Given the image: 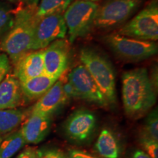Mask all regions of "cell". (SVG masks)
<instances>
[{
  "label": "cell",
  "mask_w": 158,
  "mask_h": 158,
  "mask_svg": "<svg viewBox=\"0 0 158 158\" xmlns=\"http://www.w3.org/2000/svg\"><path fill=\"white\" fill-rule=\"evenodd\" d=\"M122 93L125 114L133 119L145 115L156 103L155 87L144 68L124 73Z\"/></svg>",
  "instance_id": "obj_1"
},
{
  "label": "cell",
  "mask_w": 158,
  "mask_h": 158,
  "mask_svg": "<svg viewBox=\"0 0 158 158\" xmlns=\"http://www.w3.org/2000/svg\"><path fill=\"white\" fill-rule=\"evenodd\" d=\"M37 7L19 3L14 10L13 26L2 37L0 51L8 56L13 65H15L23 55L31 51L35 26L38 20L36 15Z\"/></svg>",
  "instance_id": "obj_2"
},
{
  "label": "cell",
  "mask_w": 158,
  "mask_h": 158,
  "mask_svg": "<svg viewBox=\"0 0 158 158\" xmlns=\"http://www.w3.org/2000/svg\"><path fill=\"white\" fill-rule=\"evenodd\" d=\"M79 58L109 105L115 104L116 76L110 61L101 53L89 47H85L81 50Z\"/></svg>",
  "instance_id": "obj_3"
},
{
  "label": "cell",
  "mask_w": 158,
  "mask_h": 158,
  "mask_svg": "<svg viewBox=\"0 0 158 158\" xmlns=\"http://www.w3.org/2000/svg\"><path fill=\"white\" fill-rule=\"evenodd\" d=\"M99 5L96 2L74 0L63 13L68 34V41L73 43L86 36L94 27Z\"/></svg>",
  "instance_id": "obj_4"
},
{
  "label": "cell",
  "mask_w": 158,
  "mask_h": 158,
  "mask_svg": "<svg viewBox=\"0 0 158 158\" xmlns=\"http://www.w3.org/2000/svg\"><path fill=\"white\" fill-rule=\"evenodd\" d=\"M102 40L118 58L129 62L145 60L157 53V44L155 41L141 40L117 33L106 35Z\"/></svg>",
  "instance_id": "obj_5"
},
{
  "label": "cell",
  "mask_w": 158,
  "mask_h": 158,
  "mask_svg": "<svg viewBox=\"0 0 158 158\" xmlns=\"http://www.w3.org/2000/svg\"><path fill=\"white\" fill-rule=\"evenodd\" d=\"M117 34L141 40L158 39V4L153 0L117 31Z\"/></svg>",
  "instance_id": "obj_6"
},
{
  "label": "cell",
  "mask_w": 158,
  "mask_h": 158,
  "mask_svg": "<svg viewBox=\"0 0 158 158\" xmlns=\"http://www.w3.org/2000/svg\"><path fill=\"white\" fill-rule=\"evenodd\" d=\"M143 0H106L99 6L94 27L116 28L123 24L138 9Z\"/></svg>",
  "instance_id": "obj_7"
},
{
  "label": "cell",
  "mask_w": 158,
  "mask_h": 158,
  "mask_svg": "<svg viewBox=\"0 0 158 158\" xmlns=\"http://www.w3.org/2000/svg\"><path fill=\"white\" fill-rule=\"evenodd\" d=\"M68 29L63 13L52 14L38 19L35 26L31 51L46 48L57 40L64 39Z\"/></svg>",
  "instance_id": "obj_8"
},
{
  "label": "cell",
  "mask_w": 158,
  "mask_h": 158,
  "mask_svg": "<svg viewBox=\"0 0 158 158\" xmlns=\"http://www.w3.org/2000/svg\"><path fill=\"white\" fill-rule=\"evenodd\" d=\"M68 80L76 89L79 98L101 107L109 103L98 85L83 64H79L69 73Z\"/></svg>",
  "instance_id": "obj_9"
},
{
  "label": "cell",
  "mask_w": 158,
  "mask_h": 158,
  "mask_svg": "<svg viewBox=\"0 0 158 158\" xmlns=\"http://www.w3.org/2000/svg\"><path fill=\"white\" fill-rule=\"evenodd\" d=\"M45 74L56 80L68 68L69 60L68 41L57 40L43 49Z\"/></svg>",
  "instance_id": "obj_10"
},
{
  "label": "cell",
  "mask_w": 158,
  "mask_h": 158,
  "mask_svg": "<svg viewBox=\"0 0 158 158\" xmlns=\"http://www.w3.org/2000/svg\"><path fill=\"white\" fill-rule=\"evenodd\" d=\"M96 123L93 113L86 109H80L71 114L65 122L64 132L71 140L84 142L92 135Z\"/></svg>",
  "instance_id": "obj_11"
},
{
  "label": "cell",
  "mask_w": 158,
  "mask_h": 158,
  "mask_svg": "<svg viewBox=\"0 0 158 158\" xmlns=\"http://www.w3.org/2000/svg\"><path fill=\"white\" fill-rule=\"evenodd\" d=\"M20 128L27 143L37 144L48 135L51 125V116L31 111Z\"/></svg>",
  "instance_id": "obj_12"
},
{
  "label": "cell",
  "mask_w": 158,
  "mask_h": 158,
  "mask_svg": "<svg viewBox=\"0 0 158 158\" xmlns=\"http://www.w3.org/2000/svg\"><path fill=\"white\" fill-rule=\"evenodd\" d=\"M13 67V75L20 82L45 74L43 49L27 53Z\"/></svg>",
  "instance_id": "obj_13"
},
{
  "label": "cell",
  "mask_w": 158,
  "mask_h": 158,
  "mask_svg": "<svg viewBox=\"0 0 158 158\" xmlns=\"http://www.w3.org/2000/svg\"><path fill=\"white\" fill-rule=\"evenodd\" d=\"M68 100L62 90V81L59 78L50 89L37 100L36 103L31 107V110L51 116Z\"/></svg>",
  "instance_id": "obj_14"
},
{
  "label": "cell",
  "mask_w": 158,
  "mask_h": 158,
  "mask_svg": "<svg viewBox=\"0 0 158 158\" xmlns=\"http://www.w3.org/2000/svg\"><path fill=\"white\" fill-rule=\"evenodd\" d=\"M24 100L19 79L9 73L0 84V110L17 108Z\"/></svg>",
  "instance_id": "obj_15"
},
{
  "label": "cell",
  "mask_w": 158,
  "mask_h": 158,
  "mask_svg": "<svg viewBox=\"0 0 158 158\" xmlns=\"http://www.w3.org/2000/svg\"><path fill=\"white\" fill-rule=\"evenodd\" d=\"M56 81V79L51 78L46 74H43L20 82L23 98L29 101L37 100L50 89Z\"/></svg>",
  "instance_id": "obj_16"
},
{
  "label": "cell",
  "mask_w": 158,
  "mask_h": 158,
  "mask_svg": "<svg viewBox=\"0 0 158 158\" xmlns=\"http://www.w3.org/2000/svg\"><path fill=\"white\" fill-rule=\"evenodd\" d=\"M31 111V108L0 110V135L10 133L17 129L28 117Z\"/></svg>",
  "instance_id": "obj_17"
},
{
  "label": "cell",
  "mask_w": 158,
  "mask_h": 158,
  "mask_svg": "<svg viewBox=\"0 0 158 158\" xmlns=\"http://www.w3.org/2000/svg\"><path fill=\"white\" fill-rule=\"evenodd\" d=\"M99 155L103 158H118L120 148L114 133L109 130L104 129L100 132L95 146Z\"/></svg>",
  "instance_id": "obj_18"
},
{
  "label": "cell",
  "mask_w": 158,
  "mask_h": 158,
  "mask_svg": "<svg viewBox=\"0 0 158 158\" xmlns=\"http://www.w3.org/2000/svg\"><path fill=\"white\" fill-rule=\"evenodd\" d=\"M27 144L21 129L13 130L0 143V158H11Z\"/></svg>",
  "instance_id": "obj_19"
},
{
  "label": "cell",
  "mask_w": 158,
  "mask_h": 158,
  "mask_svg": "<svg viewBox=\"0 0 158 158\" xmlns=\"http://www.w3.org/2000/svg\"><path fill=\"white\" fill-rule=\"evenodd\" d=\"M74 0H42L37 7L36 15L38 19L48 15L64 13Z\"/></svg>",
  "instance_id": "obj_20"
},
{
  "label": "cell",
  "mask_w": 158,
  "mask_h": 158,
  "mask_svg": "<svg viewBox=\"0 0 158 158\" xmlns=\"http://www.w3.org/2000/svg\"><path fill=\"white\" fill-rule=\"evenodd\" d=\"M14 18V10L7 4L0 2V37H3L10 30Z\"/></svg>",
  "instance_id": "obj_21"
},
{
  "label": "cell",
  "mask_w": 158,
  "mask_h": 158,
  "mask_svg": "<svg viewBox=\"0 0 158 158\" xmlns=\"http://www.w3.org/2000/svg\"><path fill=\"white\" fill-rule=\"evenodd\" d=\"M141 137L147 138L158 141V115L157 108L153 110L148 115Z\"/></svg>",
  "instance_id": "obj_22"
},
{
  "label": "cell",
  "mask_w": 158,
  "mask_h": 158,
  "mask_svg": "<svg viewBox=\"0 0 158 158\" xmlns=\"http://www.w3.org/2000/svg\"><path fill=\"white\" fill-rule=\"evenodd\" d=\"M36 158H69L68 156L54 147H42L37 149Z\"/></svg>",
  "instance_id": "obj_23"
},
{
  "label": "cell",
  "mask_w": 158,
  "mask_h": 158,
  "mask_svg": "<svg viewBox=\"0 0 158 158\" xmlns=\"http://www.w3.org/2000/svg\"><path fill=\"white\" fill-rule=\"evenodd\" d=\"M141 144L143 151L151 158H158V141L149 138L141 137Z\"/></svg>",
  "instance_id": "obj_24"
},
{
  "label": "cell",
  "mask_w": 158,
  "mask_h": 158,
  "mask_svg": "<svg viewBox=\"0 0 158 158\" xmlns=\"http://www.w3.org/2000/svg\"><path fill=\"white\" fill-rule=\"evenodd\" d=\"M60 78L62 81V90L67 98L68 100H70V99H80L76 89L73 87V86L68 80V77L63 78L62 76H61Z\"/></svg>",
  "instance_id": "obj_25"
},
{
  "label": "cell",
  "mask_w": 158,
  "mask_h": 158,
  "mask_svg": "<svg viewBox=\"0 0 158 158\" xmlns=\"http://www.w3.org/2000/svg\"><path fill=\"white\" fill-rule=\"evenodd\" d=\"M10 69L11 64L8 56L4 53L0 54V84L7 74L9 73Z\"/></svg>",
  "instance_id": "obj_26"
},
{
  "label": "cell",
  "mask_w": 158,
  "mask_h": 158,
  "mask_svg": "<svg viewBox=\"0 0 158 158\" xmlns=\"http://www.w3.org/2000/svg\"><path fill=\"white\" fill-rule=\"evenodd\" d=\"M69 158H98L86 152L79 149H71L68 152Z\"/></svg>",
  "instance_id": "obj_27"
},
{
  "label": "cell",
  "mask_w": 158,
  "mask_h": 158,
  "mask_svg": "<svg viewBox=\"0 0 158 158\" xmlns=\"http://www.w3.org/2000/svg\"><path fill=\"white\" fill-rule=\"evenodd\" d=\"M36 151L35 147H27L15 158H36Z\"/></svg>",
  "instance_id": "obj_28"
},
{
  "label": "cell",
  "mask_w": 158,
  "mask_h": 158,
  "mask_svg": "<svg viewBox=\"0 0 158 158\" xmlns=\"http://www.w3.org/2000/svg\"><path fill=\"white\" fill-rule=\"evenodd\" d=\"M131 158H151L147 155L143 150L141 149H136L134 151L133 155L131 156Z\"/></svg>",
  "instance_id": "obj_29"
},
{
  "label": "cell",
  "mask_w": 158,
  "mask_h": 158,
  "mask_svg": "<svg viewBox=\"0 0 158 158\" xmlns=\"http://www.w3.org/2000/svg\"><path fill=\"white\" fill-rule=\"evenodd\" d=\"M39 0H19L18 2L27 6H34L37 7Z\"/></svg>",
  "instance_id": "obj_30"
},
{
  "label": "cell",
  "mask_w": 158,
  "mask_h": 158,
  "mask_svg": "<svg viewBox=\"0 0 158 158\" xmlns=\"http://www.w3.org/2000/svg\"><path fill=\"white\" fill-rule=\"evenodd\" d=\"M84 1H89V2H97L100 1V0H84Z\"/></svg>",
  "instance_id": "obj_31"
},
{
  "label": "cell",
  "mask_w": 158,
  "mask_h": 158,
  "mask_svg": "<svg viewBox=\"0 0 158 158\" xmlns=\"http://www.w3.org/2000/svg\"><path fill=\"white\" fill-rule=\"evenodd\" d=\"M7 1L10 2H13V3H15V2H18V1H19V0H7Z\"/></svg>",
  "instance_id": "obj_32"
},
{
  "label": "cell",
  "mask_w": 158,
  "mask_h": 158,
  "mask_svg": "<svg viewBox=\"0 0 158 158\" xmlns=\"http://www.w3.org/2000/svg\"><path fill=\"white\" fill-rule=\"evenodd\" d=\"M3 137H4V136H2V135H0V143H1L2 141V139H3Z\"/></svg>",
  "instance_id": "obj_33"
}]
</instances>
